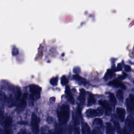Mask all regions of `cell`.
Returning <instances> with one entry per match:
<instances>
[{
    "instance_id": "1",
    "label": "cell",
    "mask_w": 134,
    "mask_h": 134,
    "mask_svg": "<svg viewBox=\"0 0 134 134\" xmlns=\"http://www.w3.org/2000/svg\"><path fill=\"white\" fill-rule=\"evenodd\" d=\"M57 115L59 125L62 126L65 124L70 117V108L66 104L61 106L57 110Z\"/></svg>"
},
{
    "instance_id": "2",
    "label": "cell",
    "mask_w": 134,
    "mask_h": 134,
    "mask_svg": "<svg viewBox=\"0 0 134 134\" xmlns=\"http://www.w3.org/2000/svg\"><path fill=\"white\" fill-rule=\"evenodd\" d=\"M39 118L37 115L33 113L31 117L30 125L34 134H38L39 132Z\"/></svg>"
},
{
    "instance_id": "3",
    "label": "cell",
    "mask_w": 134,
    "mask_h": 134,
    "mask_svg": "<svg viewBox=\"0 0 134 134\" xmlns=\"http://www.w3.org/2000/svg\"><path fill=\"white\" fill-rule=\"evenodd\" d=\"M104 113V110L101 107H98L96 109L90 108L85 111L86 116L88 118H93L97 116H100Z\"/></svg>"
},
{
    "instance_id": "4",
    "label": "cell",
    "mask_w": 134,
    "mask_h": 134,
    "mask_svg": "<svg viewBox=\"0 0 134 134\" xmlns=\"http://www.w3.org/2000/svg\"><path fill=\"white\" fill-rule=\"evenodd\" d=\"M29 89L32 93L31 96L34 99L35 97L37 98L40 97V92L41 91V87L40 86L35 84H32L29 85Z\"/></svg>"
},
{
    "instance_id": "5",
    "label": "cell",
    "mask_w": 134,
    "mask_h": 134,
    "mask_svg": "<svg viewBox=\"0 0 134 134\" xmlns=\"http://www.w3.org/2000/svg\"><path fill=\"white\" fill-rule=\"evenodd\" d=\"M13 121V119L10 116L6 117L4 121L5 130L4 131V134H12L11 125Z\"/></svg>"
},
{
    "instance_id": "6",
    "label": "cell",
    "mask_w": 134,
    "mask_h": 134,
    "mask_svg": "<svg viewBox=\"0 0 134 134\" xmlns=\"http://www.w3.org/2000/svg\"><path fill=\"white\" fill-rule=\"evenodd\" d=\"M99 103L102 105L104 108L106 115H109L111 112V108L110 107L109 103L105 100H100L99 102Z\"/></svg>"
},
{
    "instance_id": "7",
    "label": "cell",
    "mask_w": 134,
    "mask_h": 134,
    "mask_svg": "<svg viewBox=\"0 0 134 134\" xmlns=\"http://www.w3.org/2000/svg\"><path fill=\"white\" fill-rule=\"evenodd\" d=\"M116 113L121 122H123L126 116V111L124 108L122 107H117L116 108Z\"/></svg>"
},
{
    "instance_id": "8",
    "label": "cell",
    "mask_w": 134,
    "mask_h": 134,
    "mask_svg": "<svg viewBox=\"0 0 134 134\" xmlns=\"http://www.w3.org/2000/svg\"><path fill=\"white\" fill-rule=\"evenodd\" d=\"M27 94L26 93H25L21 98L20 99L19 102L18 103L17 105V108L19 109H23L26 106V98L27 97Z\"/></svg>"
},
{
    "instance_id": "9",
    "label": "cell",
    "mask_w": 134,
    "mask_h": 134,
    "mask_svg": "<svg viewBox=\"0 0 134 134\" xmlns=\"http://www.w3.org/2000/svg\"><path fill=\"white\" fill-rule=\"evenodd\" d=\"M108 85H110V86H114V87H120L122 88H126V86L125 85H124V84L120 82V81H119L117 80H113L111 81H110L108 83Z\"/></svg>"
},
{
    "instance_id": "10",
    "label": "cell",
    "mask_w": 134,
    "mask_h": 134,
    "mask_svg": "<svg viewBox=\"0 0 134 134\" xmlns=\"http://www.w3.org/2000/svg\"><path fill=\"white\" fill-rule=\"evenodd\" d=\"M65 93L67 95V97L69 100V102L71 103V104H74V98L73 97V96L72 95L71 93V91L70 90V88L69 87V85H66L65 87Z\"/></svg>"
},
{
    "instance_id": "11",
    "label": "cell",
    "mask_w": 134,
    "mask_h": 134,
    "mask_svg": "<svg viewBox=\"0 0 134 134\" xmlns=\"http://www.w3.org/2000/svg\"><path fill=\"white\" fill-rule=\"evenodd\" d=\"M106 134H115L113 127L109 122L106 124Z\"/></svg>"
},
{
    "instance_id": "12",
    "label": "cell",
    "mask_w": 134,
    "mask_h": 134,
    "mask_svg": "<svg viewBox=\"0 0 134 134\" xmlns=\"http://www.w3.org/2000/svg\"><path fill=\"white\" fill-rule=\"evenodd\" d=\"M82 133L83 134H90V129L88 125L83 122L82 125Z\"/></svg>"
},
{
    "instance_id": "13",
    "label": "cell",
    "mask_w": 134,
    "mask_h": 134,
    "mask_svg": "<svg viewBox=\"0 0 134 134\" xmlns=\"http://www.w3.org/2000/svg\"><path fill=\"white\" fill-rule=\"evenodd\" d=\"M85 91L84 89L80 90V94L78 97L79 100H80V103L83 104L85 101Z\"/></svg>"
},
{
    "instance_id": "14",
    "label": "cell",
    "mask_w": 134,
    "mask_h": 134,
    "mask_svg": "<svg viewBox=\"0 0 134 134\" xmlns=\"http://www.w3.org/2000/svg\"><path fill=\"white\" fill-rule=\"evenodd\" d=\"M114 70L111 69H108L104 77V79H105V80H108V79H110L114 75Z\"/></svg>"
},
{
    "instance_id": "15",
    "label": "cell",
    "mask_w": 134,
    "mask_h": 134,
    "mask_svg": "<svg viewBox=\"0 0 134 134\" xmlns=\"http://www.w3.org/2000/svg\"><path fill=\"white\" fill-rule=\"evenodd\" d=\"M73 77L74 80H75L77 81H79L82 83H86V81L85 79L81 77L79 74H75L73 76Z\"/></svg>"
},
{
    "instance_id": "16",
    "label": "cell",
    "mask_w": 134,
    "mask_h": 134,
    "mask_svg": "<svg viewBox=\"0 0 134 134\" xmlns=\"http://www.w3.org/2000/svg\"><path fill=\"white\" fill-rule=\"evenodd\" d=\"M95 103H96V100H95V98H94V95L93 94H91L88 98V101H87L88 106L92 105L93 104H95Z\"/></svg>"
},
{
    "instance_id": "17",
    "label": "cell",
    "mask_w": 134,
    "mask_h": 134,
    "mask_svg": "<svg viewBox=\"0 0 134 134\" xmlns=\"http://www.w3.org/2000/svg\"><path fill=\"white\" fill-rule=\"evenodd\" d=\"M93 125L102 127L103 126V121L100 118H95L93 121Z\"/></svg>"
},
{
    "instance_id": "18",
    "label": "cell",
    "mask_w": 134,
    "mask_h": 134,
    "mask_svg": "<svg viewBox=\"0 0 134 134\" xmlns=\"http://www.w3.org/2000/svg\"><path fill=\"white\" fill-rule=\"evenodd\" d=\"M109 97L112 104L115 106L117 103V100L115 95L112 93H109Z\"/></svg>"
},
{
    "instance_id": "19",
    "label": "cell",
    "mask_w": 134,
    "mask_h": 134,
    "mask_svg": "<svg viewBox=\"0 0 134 134\" xmlns=\"http://www.w3.org/2000/svg\"><path fill=\"white\" fill-rule=\"evenodd\" d=\"M126 104H127V107L128 110L129 111H132L134 109V107L132 105V104L130 103L129 99L128 98L126 99Z\"/></svg>"
},
{
    "instance_id": "20",
    "label": "cell",
    "mask_w": 134,
    "mask_h": 134,
    "mask_svg": "<svg viewBox=\"0 0 134 134\" xmlns=\"http://www.w3.org/2000/svg\"><path fill=\"white\" fill-rule=\"evenodd\" d=\"M58 81V76H55V77H52L50 79V83L52 85L55 86L57 84Z\"/></svg>"
},
{
    "instance_id": "21",
    "label": "cell",
    "mask_w": 134,
    "mask_h": 134,
    "mask_svg": "<svg viewBox=\"0 0 134 134\" xmlns=\"http://www.w3.org/2000/svg\"><path fill=\"white\" fill-rule=\"evenodd\" d=\"M116 96L117 97V98L120 99V100H122L124 99V95H123V93L121 90H118L117 91V93H116Z\"/></svg>"
},
{
    "instance_id": "22",
    "label": "cell",
    "mask_w": 134,
    "mask_h": 134,
    "mask_svg": "<svg viewBox=\"0 0 134 134\" xmlns=\"http://www.w3.org/2000/svg\"><path fill=\"white\" fill-rule=\"evenodd\" d=\"M7 99V96L5 94V93L0 91V100L2 101H6Z\"/></svg>"
},
{
    "instance_id": "23",
    "label": "cell",
    "mask_w": 134,
    "mask_h": 134,
    "mask_svg": "<svg viewBox=\"0 0 134 134\" xmlns=\"http://www.w3.org/2000/svg\"><path fill=\"white\" fill-rule=\"evenodd\" d=\"M61 82L62 85H65L68 83V80L65 75H63L61 79Z\"/></svg>"
},
{
    "instance_id": "24",
    "label": "cell",
    "mask_w": 134,
    "mask_h": 134,
    "mask_svg": "<svg viewBox=\"0 0 134 134\" xmlns=\"http://www.w3.org/2000/svg\"><path fill=\"white\" fill-rule=\"evenodd\" d=\"M129 97V99L130 103L132 104V105L134 107V95L132 94H130Z\"/></svg>"
},
{
    "instance_id": "25",
    "label": "cell",
    "mask_w": 134,
    "mask_h": 134,
    "mask_svg": "<svg viewBox=\"0 0 134 134\" xmlns=\"http://www.w3.org/2000/svg\"><path fill=\"white\" fill-rule=\"evenodd\" d=\"M18 134H30V133L26 129H21L19 131Z\"/></svg>"
},
{
    "instance_id": "26",
    "label": "cell",
    "mask_w": 134,
    "mask_h": 134,
    "mask_svg": "<svg viewBox=\"0 0 134 134\" xmlns=\"http://www.w3.org/2000/svg\"><path fill=\"white\" fill-rule=\"evenodd\" d=\"M18 53V50L17 48L16 47H14L12 49V54L15 55L17 54Z\"/></svg>"
},
{
    "instance_id": "27",
    "label": "cell",
    "mask_w": 134,
    "mask_h": 134,
    "mask_svg": "<svg viewBox=\"0 0 134 134\" xmlns=\"http://www.w3.org/2000/svg\"><path fill=\"white\" fill-rule=\"evenodd\" d=\"M121 70H122V66H121L120 63H119L117 65V67L116 68V69H115V71H120Z\"/></svg>"
},
{
    "instance_id": "28",
    "label": "cell",
    "mask_w": 134,
    "mask_h": 134,
    "mask_svg": "<svg viewBox=\"0 0 134 134\" xmlns=\"http://www.w3.org/2000/svg\"><path fill=\"white\" fill-rule=\"evenodd\" d=\"M125 70L126 71H130L131 70L130 66L129 65H126L125 66Z\"/></svg>"
},
{
    "instance_id": "29",
    "label": "cell",
    "mask_w": 134,
    "mask_h": 134,
    "mask_svg": "<svg viewBox=\"0 0 134 134\" xmlns=\"http://www.w3.org/2000/svg\"><path fill=\"white\" fill-rule=\"evenodd\" d=\"M127 76V74L126 73H124L122 75H120V76H119V78L120 79H125Z\"/></svg>"
},
{
    "instance_id": "30",
    "label": "cell",
    "mask_w": 134,
    "mask_h": 134,
    "mask_svg": "<svg viewBox=\"0 0 134 134\" xmlns=\"http://www.w3.org/2000/svg\"><path fill=\"white\" fill-rule=\"evenodd\" d=\"M55 98L54 97H52L50 98V101L51 102H54L55 101Z\"/></svg>"
},
{
    "instance_id": "31",
    "label": "cell",
    "mask_w": 134,
    "mask_h": 134,
    "mask_svg": "<svg viewBox=\"0 0 134 134\" xmlns=\"http://www.w3.org/2000/svg\"><path fill=\"white\" fill-rule=\"evenodd\" d=\"M0 134H4V131L0 128Z\"/></svg>"
},
{
    "instance_id": "32",
    "label": "cell",
    "mask_w": 134,
    "mask_h": 134,
    "mask_svg": "<svg viewBox=\"0 0 134 134\" xmlns=\"http://www.w3.org/2000/svg\"><path fill=\"white\" fill-rule=\"evenodd\" d=\"M2 112H1V110H0V118H1V116H2Z\"/></svg>"
},
{
    "instance_id": "33",
    "label": "cell",
    "mask_w": 134,
    "mask_h": 134,
    "mask_svg": "<svg viewBox=\"0 0 134 134\" xmlns=\"http://www.w3.org/2000/svg\"><path fill=\"white\" fill-rule=\"evenodd\" d=\"M132 53H133V54L134 55V48H133V49L132 50Z\"/></svg>"
}]
</instances>
